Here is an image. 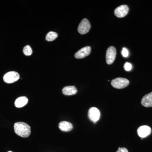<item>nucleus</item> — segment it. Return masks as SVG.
I'll use <instances>...</instances> for the list:
<instances>
[{"label":"nucleus","mask_w":152,"mask_h":152,"mask_svg":"<svg viewBox=\"0 0 152 152\" xmlns=\"http://www.w3.org/2000/svg\"><path fill=\"white\" fill-rule=\"evenodd\" d=\"M88 116L91 121L96 123V122L99 119L100 113L97 108L92 107L89 110Z\"/></svg>","instance_id":"nucleus-7"},{"label":"nucleus","mask_w":152,"mask_h":152,"mask_svg":"<svg viewBox=\"0 0 152 152\" xmlns=\"http://www.w3.org/2000/svg\"><path fill=\"white\" fill-rule=\"evenodd\" d=\"M91 47L90 46L85 47L78 51L75 54V57L77 59L83 58L88 56L91 53Z\"/></svg>","instance_id":"nucleus-8"},{"label":"nucleus","mask_w":152,"mask_h":152,"mask_svg":"<svg viewBox=\"0 0 152 152\" xmlns=\"http://www.w3.org/2000/svg\"><path fill=\"white\" fill-rule=\"evenodd\" d=\"M59 128L61 131L63 132H69L73 129V125L71 123L69 122L64 121L61 122L58 125Z\"/></svg>","instance_id":"nucleus-11"},{"label":"nucleus","mask_w":152,"mask_h":152,"mask_svg":"<svg viewBox=\"0 0 152 152\" xmlns=\"http://www.w3.org/2000/svg\"><path fill=\"white\" fill-rule=\"evenodd\" d=\"M28 99L26 96H21L18 98L15 101V106L17 108H21L27 104Z\"/></svg>","instance_id":"nucleus-12"},{"label":"nucleus","mask_w":152,"mask_h":152,"mask_svg":"<svg viewBox=\"0 0 152 152\" xmlns=\"http://www.w3.org/2000/svg\"><path fill=\"white\" fill-rule=\"evenodd\" d=\"M91 25L89 21L86 18L83 19L78 27L77 31L81 34H85L89 31Z\"/></svg>","instance_id":"nucleus-3"},{"label":"nucleus","mask_w":152,"mask_h":152,"mask_svg":"<svg viewBox=\"0 0 152 152\" xmlns=\"http://www.w3.org/2000/svg\"><path fill=\"white\" fill-rule=\"evenodd\" d=\"M20 77V75L17 72H10L4 75L3 80L7 83H12L17 81Z\"/></svg>","instance_id":"nucleus-4"},{"label":"nucleus","mask_w":152,"mask_h":152,"mask_svg":"<svg viewBox=\"0 0 152 152\" xmlns=\"http://www.w3.org/2000/svg\"><path fill=\"white\" fill-rule=\"evenodd\" d=\"M23 52L26 56H30L32 54V50L31 47L29 45L26 46L23 49Z\"/></svg>","instance_id":"nucleus-15"},{"label":"nucleus","mask_w":152,"mask_h":152,"mask_svg":"<svg viewBox=\"0 0 152 152\" xmlns=\"http://www.w3.org/2000/svg\"><path fill=\"white\" fill-rule=\"evenodd\" d=\"M151 133V129L148 126H141L137 129V134L140 137H146Z\"/></svg>","instance_id":"nucleus-9"},{"label":"nucleus","mask_w":152,"mask_h":152,"mask_svg":"<svg viewBox=\"0 0 152 152\" xmlns=\"http://www.w3.org/2000/svg\"><path fill=\"white\" fill-rule=\"evenodd\" d=\"M141 104L146 107H152V92L144 96L142 99Z\"/></svg>","instance_id":"nucleus-10"},{"label":"nucleus","mask_w":152,"mask_h":152,"mask_svg":"<svg viewBox=\"0 0 152 152\" xmlns=\"http://www.w3.org/2000/svg\"><path fill=\"white\" fill-rule=\"evenodd\" d=\"M14 130L18 135L22 137H28L31 134V127L28 124L22 122L14 124Z\"/></svg>","instance_id":"nucleus-1"},{"label":"nucleus","mask_w":152,"mask_h":152,"mask_svg":"<svg viewBox=\"0 0 152 152\" xmlns=\"http://www.w3.org/2000/svg\"><path fill=\"white\" fill-rule=\"evenodd\" d=\"M58 35L55 32H49L46 36V40L49 42H51L56 39L58 37Z\"/></svg>","instance_id":"nucleus-14"},{"label":"nucleus","mask_w":152,"mask_h":152,"mask_svg":"<svg viewBox=\"0 0 152 152\" xmlns=\"http://www.w3.org/2000/svg\"><path fill=\"white\" fill-rule=\"evenodd\" d=\"M129 8L126 5H122L115 9L114 13L115 15L119 18H124L127 15Z\"/></svg>","instance_id":"nucleus-6"},{"label":"nucleus","mask_w":152,"mask_h":152,"mask_svg":"<svg viewBox=\"0 0 152 152\" xmlns=\"http://www.w3.org/2000/svg\"><path fill=\"white\" fill-rule=\"evenodd\" d=\"M116 56V50L113 46L109 47L106 52V62L108 64H111L114 62Z\"/></svg>","instance_id":"nucleus-5"},{"label":"nucleus","mask_w":152,"mask_h":152,"mask_svg":"<svg viewBox=\"0 0 152 152\" xmlns=\"http://www.w3.org/2000/svg\"><path fill=\"white\" fill-rule=\"evenodd\" d=\"M129 81L127 79L118 77L114 79L112 81L111 84L112 86L117 89H122L127 86Z\"/></svg>","instance_id":"nucleus-2"},{"label":"nucleus","mask_w":152,"mask_h":152,"mask_svg":"<svg viewBox=\"0 0 152 152\" xmlns=\"http://www.w3.org/2000/svg\"><path fill=\"white\" fill-rule=\"evenodd\" d=\"M121 53L123 57L126 58V57H127L128 56H129V51H128L127 49L126 48H123L122 50L121 51Z\"/></svg>","instance_id":"nucleus-17"},{"label":"nucleus","mask_w":152,"mask_h":152,"mask_svg":"<svg viewBox=\"0 0 152 152\" xmlns=\"http://www.w3.org/2000/svg\"><path fill=\"white\" fill-rule=\"evenodd\" d=\"M77 92V88L74 86H68L63 88V94L66 96L75 94Z\"/></svg>","instance_id":"nucleus-13"},{"label":"nucleus","mask_w":152,"mask_h":152,"mask_svg":"<svg viewBox=\"0 0 152 152\" xmlns=\"http://www.w3.org/2000/svg\"><path fill=\"white\" fill-rule=\"evenodd\" d=\"M124 68L125 70L129 71L132 69V64H130V63L126 62L124 64Z\"/></svg>","instance_id":"nucleus-16"},{"label":"nucleus","mask_w":152,"mask_h":152,"mask_svg":"<svg viewBox=\"0 0 152 152\" xmlns=\"http://www.w3.org/2000/svg\"><path fill=\"white\" fill-rule=\"evenodd\" d=\"M12 152L10 151H9V152Z\"/></svg>","instance_id":"nucleus-19"},{"label":"nucleus","mask_w":152,"mask_h":152,"mask_svg":"<svg viewBox=\"0 0 152 152\" xmlns=\"http://www.w3.org/2000/svg\"><path fill=\"white\" fill-rule=\"evenodd\" d=\"M116 152H128V151L126 148L119 147L118 149V150Z\"/></svg>","instance_id":"nucleus-18"}]
</instances>
